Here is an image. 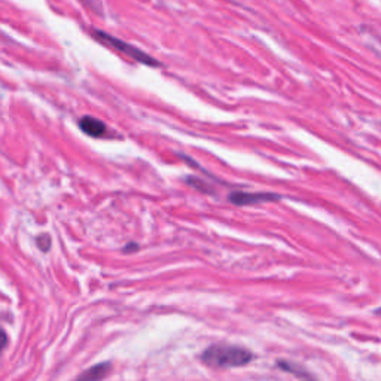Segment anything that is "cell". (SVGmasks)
Returning <instances> with one entry per match:
<instances>
[{"mask_svg":"<svg viewBox=\"0 0 381 381\" xmlns=\"http://www.w3.org/2000/svg\"><path fill=\"white\" fill-rule=\"evenodd\" d=\"M254 353L239 345L214 344L206 349L202 355V360L210 368L226 370L244 367L254 360Z\"/></svg>","mask_w":381,"mask_h":381,"instance_id":"cell-1","label":"cell"},{"mask_svg":"<svg viewBox=\"0 0 381 381\" xmlns=\"http://www.w3.org/2000/svg\"><path fill=\"white\" fill-rule=\"evenodd\" d=\"M93 35H94V38L97 41H100L102 43H105V45H108V46H110L113 49H117V51L125 54L127 57H130L132 60H136L139 63H143L146 66H151V68H155V66H160V63L154 57H151L149 54L143 53L142 49L136 48L135 45H130V43H127V42H124V41H121L118 38H115L112 35H108V33H105L102 30H94Z\"/></svg>","mask_w":381,"mask_h":381,"instance_id":"cell-2","label":"cell"},{"mask_svg":"<svg viewBox=\"0 0 381 381\" xmlns=\"http://www.w3.org/2000/svg\"><path fill=\"white\" fill-rule=\"evenodd\" d=\"M229 202L237 206H249V204H258L265 202H274L278 200V195L270 194V192H243V191H234L229 194Z\"/></svg>","mask_w":381,"mask_h":381,"instance_id":"cell-3","label":"cell"},{"mask_svg":"<svg viewBox=\"0 0 381 381\" xmlns=\"http://www.w3.org/2000/svg\"><path fill=\"white\" fill-rule=\"evenodd\" d=\"M79 128L90 137H102L106 135V124L93 117H84L79 120Z\"/></svg>","mask_w":381,"mask_h":381,"instance_id":"cell-4","label":"cell"},{"mask_svg":"<svg viewBox=\"0 0 381 381\" xmlns=\"http://www.w3.org/2000/svg\"><path fill=\"white\" fill-rule=\"evenodd\" d=\"M110 371V363L103 362V363H98L95 367H91L87 372L80 374L79 378L80 380H102L105 378Z\"/></svg>","mask_w":381,"mask_h":381,"instance_id":"cell-5","label":"cell"},{"mask_svg":"<svg viewBox=\"0 0 381 381\" xmlns=\"http://www.w3.org/2000/svg\"><path fill=\"white\" fill-rule=\"evenodd\" d=\"M36 243L39 246V249L42 252H48L49 247H51V237H49L48 234H41L38 239H36Z\"/></svg>","mask_w":381,"mask_h":381,"instance_id":"cell-6","label":"cell"},{"mask_svg":"<svg viewBox=\"0 0 381 381\" xmlns=\"http://www.w3.org/2000/svg\"><path fill=\"white\" fill-rule=\"evenodd\" d=\"M278 367L283 368V371H288V372H293L295 375H300V377H308L306 372L300 371V368L295 367V365H291L289 362H278Z\"/></svg>","mask_w":381,"mask_h":381,"instance_id":"cell-7","label":"cell"}]
</instances>
